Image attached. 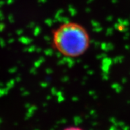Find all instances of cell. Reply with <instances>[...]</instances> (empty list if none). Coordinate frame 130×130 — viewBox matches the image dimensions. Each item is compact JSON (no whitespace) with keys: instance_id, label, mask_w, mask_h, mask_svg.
Listing matches in <instances>:
<instances>
[{"instance_id":"6da1fadb","label":"cell","mask_w":130,"mask_h":130,"mask_svg":"<svg viewBox=\"0 0 130 130\" xmlns=\"http://www.w3.org/2000/svg\"><path fill=\"white\" fill-rule=\"evenodd\" d=\"M91 44V37L89 31L79 22H63L52 30V47L67 58L81 57L87 53Z\"/></svg>"},{"instance_id":"7a4b0ae2","label":"cell","mask_w":130,"mask_h":130,"mask_svg":"<svg viewBox=\"0 0 130 130\" xmlns=\"http://www.w3.org/2000/svg\"><path fill=\"white\" fill-rule=\"evenodd\" d=\"M62 130H85L84 129L81 127L77 126V125H69L68 127H65Z\"/></svg>"}]
</instances>
